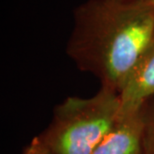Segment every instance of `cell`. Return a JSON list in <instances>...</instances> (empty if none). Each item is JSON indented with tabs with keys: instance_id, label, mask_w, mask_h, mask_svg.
Returning <instances> with one entry per match:
<instances>
[{
	"instance_id": "1",
	"label": "cell",
	"mask_w": 154,
	"mask_h": 154,
	"mask_svg": "<svg viewBox=\"0 0 154 154\" xmlns=\"http://www.w3.org/2000/svg\"><path fill=\"white\" fill-rule=\"evenodd\" d=\"M154 40V7L128 0H86L73 11L66 53L76 67L119 92Z\"/></svg>"
},
{
	"instance_id": "2",
	"label": "cell",
	"mask_w": 154,
	"mask_h": 154,
	"mask_svg": "<svg viewBox=\"0 0 154 154\" xmlns=\"http://www.w3.org/2000/svg\"><path fill=\"white\" fill-rule=\"evenodd\" d=\"M119 111L118 93L101 86L93 96H69L55 106L38 136L53 154H90L114 126Z\"/></svg>"
},
{
	"instance_id": "3",
	"label": "cell",
	"mask_w": 154,
	"mask_h": 154,
	"mask_svg": "<svg viewBox=\"0 0 154 154\" xmlns=\"http://www.w3.org/2000/svg\"><path fill=\"white\" fill-rule=\"evenodd\" d=\"M118 95L119 115L141 109L154 97V40L128 72Z\"/></svg>"
},
{
	"instance_id": "4",
	"label": "cell",
	"mask_w": 154,
	"mask_h": 154,
	"mask_svg": "<svg viewBox=\"0 0 154 154\" xmlns=\"http://www.w3.org/2000/svg\"><path fill=\"white\" fill-rule=\"evenodd\" d=\"M144 111L119 115L116 123L90 154H143Z\"/></svg>"
},
{
	"instance_id": "5",
	"label": "cell",
	"mask_w": 154,
	"mask_h": 154,
	"mask_svg": "<svg viewBox=\"0 0 154 154\" xmlns=\"http://www.w3.org/2000/svg\"><path fill=\"white\" fill-rule=\"evenodd\" d=\"M143 111V154H154V97L144 104Z\"/></svg>"
},
{
	"instance_id": "6",
	"label": "cell",
	"mask_w": 154,
	"mask_h": 154,
	"mask_svg": "<svg viewBox=\"0 0 154 154\" xmlns=\"http://www.w3.org/2000/svg\"><path fill=\"white\" fill-rule=\"evenodd\" d=\"M22 154H53V153L42 142L39 136H36L24 148Z\"/></svg>"
},
{
	"instance_id": "7",
	"label": "cell",
	"mask_w": 154,
	"mask_h": 154,
	"mask_svg": "<svg viewBox=\"0 0 154 154\" xmlns=\"http://www.w3.org/2000/svg\"><path fill=\"white\" fill-rule=\"evenodd\" d=\"M128 1L143 3V4H146V5H149V6H152V7H154V0H128Z\"/></svg>"
}]
</instances>
